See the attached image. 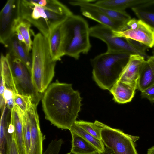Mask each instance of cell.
I'll list each match as a JSON object with an SVG mask.
<instances>
[{
    "label": "cell",
    "mask_w": 154,
    "mask_h": 154,
    "mask_svg": "<svg viewBox=\"0 0 154 154\" xmlns=\"http://www.w3.org/2000/svg\"><path fill=\"white\" fill-rule=\"evenodd\" d=\"M4 45L8 48V53L20 59L31 73L32 63V56L27 52L24 45L19 41L14 33Z\"/></svg>",
    "instance_id": "obj_14"
},
{
    "label": "cell",
    "mask_w": 154,
    "mask_h": 154,
    "mask_svg": "<svg viewBox=\"0 0 154 154\" xmlns=\"http://www.w3.org/2000/svg\"><path fill=\"white\" fill-rule=\"evenodd\" d=\"M131 54L124 52H106L91 59L93 79L100 88L111 89L118 80Z\"/></svg>",
    "instance_id": "obj_4"
},
{
    "label": "cell",
    "mask_w": 154,
    "mask_h": 154,
    "mask_svg": "<svg viewBox=\"0 0 154 154\" xmlns=\"http://www.w3.org/2000/svg\"><path fill=\"white\" fill-rule=\"evenodd\" d=\"M72 138L70 152L74 154H97L100 152L89 142L72 132H70Z\"/></svg>",
    "instance_id": "obj_22"
},
{
    "label": "cell",
    "mask_w": 154,
    "mask_h": 154,
    "mask_svg": "<svg viewBox=\"0 0 154 154\" xmlns=\"http://www.w3.org/2000/svg\"><path fill=\"white\" fill-rule=\"evenodd\" d=\"M97 154H115L113 151L109 148L106 147L103 152H100Z\"/></svg>",
    "instance_id": "obj_34"
},
{
    "label": "cell",
    "mask_w": 154,
    "mask_h": 154,
    "mask_svg": "<svg viewBox=\"0 0 154 154\" xmlns=\"http://www.w3.org/2000/svg\"><path fill=\"white\" fill-rule=\"evenodd\" d=\"M82 14L116 31H122L128 29L127 24L111 19L100 11L85 6L80 7Z\"/></svg>",
    "instance_id": "obj_13"
},
{
    "label": "cell",
    "mask_w": 154,
    "mask_h": 154,
    "mask_svg": "<svg viewBox=\"0 0 154 154\" xmlns=\"http://www.w3.org/2000/svg\"><path fill=\"white\" fill-rule=\"evenodd\" d=\"M66 154H74L72 153H71V152H70L67 153Z\"/></svg>",
    "instance_id": "obj_37"
},
{
    "label": "cell",
    "mask_w": 154,
    "mask_h": 154,
    "mask_svg": "<svg viewBox=\"0 0 154 154\" xmlns=\"http://www.w3.org/2000/svg\"><path fill=\"white\" fill-rule=\"evenodd\" d=\"M11 118V110L6 107L1 112V117L0 154H6L8 131Z\"/></svg>",
    "instance_id": "obj_24"
},
{
    "label": "cell",
    "mask_w": 154,
    "mask_h": 154,
    "mask_svg": "<svg viewBox=\"0 0 154 154\" xmlns=\"http://www.w3.org/2000/svg\"><path fill=\"white\" fill-rule=\"evenodd\" d=\"M37 106L30 102L27 110L31 131V147L29 154H42L43 142L45 138L40 129Z\"/></svg>",
    "instance_id": "obj_11"
},
{
    "label": "cell",
    "mask_w": 154,
    "mask_h": 154,
    "mask_svg": "<svg viewBox=\"0 0 154 154\" xmlns=\"http://www.w3.org/2000/svg\"><path fill=\"white\" fill-rule=\"evenodd\" d=\"M141 92L142 97L147 98L150 101L154 102V84Z\"/></svg>",
    "instance_id": "obj_33"
},
{
    "label": "cell",
    "mask_w": 154,
    "mask_h": 154,
    "mask_svg": "<svg viewBox=\"0 0 154 154\" xmlns=\"http://www.w3.org/2000/svg\"><path fill=\"white\" fill-rule=\"evenodd\" d=\"M34 36L32 50V79L35 89L42 94L54 76L56 61L51 56L48 38L40 32Z\"/></svg>",
    "instance_id": "obj_3"
},
{
    "label": "cell",
    "mask_w": 154,
    "mask_h": 154,
    "mask_svg": "<svg viewBox=\"0 0 154 154\" xmlns=\"http://www.w3.org/2000/svg\"><path fill=\"white\" fill-rule=\"evenodd\" d=\"M90 35L105 42L107 52H126L140 55L146 59L149 57L146 52L147 47L133 40L116 36L112 29L100 23L90 28Z\"/></svg>",
    "instance_id": "obj_6"
},
{
    "label": "cell",
    "mask_w": 154,
    "mask_h": 154,
    "mask_svg": "<svg viewBox=\"0 0 154 154\" xmlns=\"http://www.w3.org/2000/svg\"><path fill=\"white\" fill-rule=\"evenodd\" d=\"M6 154H20L15 140L14 131H8Z\"/></svg>",
    "instance_id": "obj_30"
},
{
    "label": "cell",
    "mask_w": 154,
    "mask_h": 154,
    "mask_svg": "<svg viewBox=\"0 0 154 154\" xmlns=\"http://www.w3.org/2000/svg\"><path fill=\"white\" fill-rule=\"evenodd\" d=\"M82 98L71 84L58 81L50 84L42 98L46 119L62 129H69L75 122Z\"/></svg>",
    "instance_id": "obj_1"
},
{
    "label": "cell",
    "mask_w": 154,
    "mask_h": 154,
    "mask_svg": "<svg viewBox=\"0 0 154 154\" xmlns=\"http://www.w3.org/2000/svg\"><path fill=\"white\" fill-rule=\"evenodd\" d=\"M69 130L70 132L77 134L89 142L100 152H102L104 150V144L102 140L95 138L75 123Z\"/></svg>",
    "instance_id": "obj_26"
},
{
    "label": "cell",
    "mask_w": 154,
    "mask_h": 154,
    "mask_svg": "<svg viewBox=\"0 0 154 154\" xmlns=\"http://www.w3.org/2000/svg\"><path fill=\"white\" fill-rule=\"evenodd\" d=\"M102 127L101 139L104 144L115 154H138L134 143L139 137L128 134L96 120Z\"/></svg>",
    "instance_id": "obj_7"
},
{
    "label": "cell",
    "mask_w": 154,
    "mask_h": 154,
    "mask_svg": "<svg viewBox=\"0 0 154 154\" xmlns=\"http://www.w3.org/2000/svg\"><path fill=\"white\" fill-rule=\"evenodd\" d=\"M23 125L25 154H29L31 147V131L27 112L26 113L23 114Z\"/></svg>",
    "instance_id": "obj_28"
},
{
    "label": "cell",
    "mask_w": 154,
    "mask_h": 154,
    "mask_svg": "<svg viewBox=\"0 0 154 154\" xmlns=\"http://www.w3.org/2000/svg\"><path fill=\"white\" fill-rule=\"evenodd\" d=\"M14 93L11 89L5 87L4 98L6 106L11 110L15 106L14 100Z\"/></svg>",
    "instance_id": "obj_32"
},
{
    "label": "cell",
    "mask_w": 154,
    "mask_h": 154,
    "mask_svg": "<svg viewBox=\"0 0 154 154\" xmlns=\"http://www.w3.org/2000/svg\"><path fill=\"white\" fill-rule=\"evenodd\" d=\"M63 143L61 139L52 140L42 154H59Z\"/></svg>",
    "instance_id": "obj_31"
},
{
    "label": "cell",
    "mask_w": 154,
    "mask_h": 154,
    "mask_svg": "<svg viewBox=\"0 0 154 154\" xmlns=\"http://www.w3.org/2000/svg\"><path fill=\"white\" fill-rule=\"evenodd\" d=\"M128 28L122 31L112 30L114 35L139 42L148 48L154 47V28L143 21L135 18L127 23Z\"/></svg>",
    "instance_id": "obj_9"
},
{
    "label": "cell",
    "mask_w": 154,
    "mask_h": 154,
    "mask_svg": "<svg viewBox=\"0 0 154 154\" xmlns=\"http://www.w3.org/2000/svg\"><path fill=\"white\" fill-rule=\"evenodd\" d=\"M152 54H153V56H154V47L152 50Z\"/></svg>",
    "instance_id": "obj_36"
},
{
    "label": "cell",
    "mask_w": 154,
    "mask_h": 154,
    "mask_svg": "<svg viewBox=\"0 0 154 154\" xmlns=\"http://www.w3.org/2000/svg\"><path fill=\"white\" fill-rule=\"evenodd\" d=\"M31 24L27 20L20 18L15 26L14 33L16 35L18 39L25 45L27 52L29 54L32 50L33 41L31 38L30 27Z\"/></svg>",
    "instance_id": "obj_21"
},
{
    "label": "cell",
    "mask_w": 154,
    "mask_h": 154,
    "mask_svg": "<svg viewBox=\"0 0 154 154\" xmlns=\"http://www.w3.org/2000/svg\"><path fill=\"white\" fill-rule=\"evenodd\" d=\"M146 154H154V146L148 149Z\"/></svg>",
    "instance_id": "obj_35"
},
{
    "label": "cell",
    "mask_w": 154,
    "mask_h": 154,
    "mask_svg": "<svg viewBox=\"0 0 154 154\" xmlns=\"http://www.w3.org/2000/svg\"><path fill=\"white\" fill-rule=\"evenodd\" d=\"M14 100L16 106L20 109L23 114L26 113L28 104L32 102V99L30 97L19 94H14Z\"/></svg>",
    "instance_id": "obj_29"
},
{
    "label": "cell",
    "mask_w": 154,
    "mask_h": 154,
    "mask_svg": "<svg viewBox=\"0 0 154 154\" xmlns=\"http://www.w3.org/2000/svg\"><path fill=\"white\" fill-rule=\"evenodd\" d=\"M150 0H102L97 1L96 5L105 8L120 12L125 11L128 8H132Z\"/></svg>",
    "instance_id": "obj_20"
},
{
    "label": "cell",
    "mask_w": 154,
    "mask_h": 154,
    "mask_svg": "<svg viewBox=\"0 0 154 154\" xmlns=\"http://www.w3.org/2000/svg\"><path fill=\"white\" fill-rule=\"evenodd\" d=\"M19 0H8L0 12V42L3 45L14 34L20 18Z\"/></svg>",
    "instance_id": "obj_10"
},
{
    "label": "cell",
    "mask_w": 154,
    "mask_h": 154,
    "mask_svg": "<svg viewBox=\"0 0 154 154\" xmlns=\"http://www.w3.org/2000/svg\"><path fill=\"white\" fill-rule=\"evenodd\" d=\"M6 56L9 61L18 94L30 97L32 103L37 106L43 95L34 87L30 72L19 59L8 52Z\"/></svg>",
    "instance_id": "obj_8"
},
{
    "label": "cell",
    "mask_w": 154,
    "mask_h": 154,
    "mask_svg": "<svg viewBox=\"0 0 154 154\" xmlns=\"http://www.w3.org/2000/svg\"><path fill=\"white\" fill-rule=\"evenodd\" d=\"M20 18L35 27L47 38L51 31L73 14L57 0H19Z\"/></svg>",
    "instance_id": "obj_2"
},
{
    "label": "cell",
    "mask_w": 154,
    "mask_h": 154,
    "mask_svg": "<svg viewBox=\"0 0 154 154\" xmlns=\"http://www.w3.org/2000/svg\"><path fill=\"white\" fill-rule=\"evenodd\" d=\"M61 24L51 32L48 38L51 56L56 62L65 55L63 49V36Z\"/></svg>",
    "instance_id": "obj_16"
},
{
    "label": "cell",
    "mask_w": 154,
    "mask_h": 154,
    "mask_svg": "<svg viewBox=\"0 0 154 154\" xmlns=\"http://www.w3.org/2000/svg\"><path fill=\"white\" fill-rule=\"evenodd\" d=\"M0 70L3 74L6 87L11 90L14 94H18L9 61L6 56L2 53L1 54Z\"/></svg>",
    "instance_id": "obj_25"
},
{
    "label": "cell",
    "mask_w": 154,
    "mask_h": 154,
    "mask_svg": "<svg viewBox=\"0 0 154 154\" xmlns=\"http://www.w3.org/2000/svg\"><path fill=\"white\" fill-rule=\"evenodd\" d=\"M94 0H73L70 1L69 3L74 6H85L94 8L100 11L107 16L114 20L127 24L131 19V16L126 11L120 12L101 7L92 3Z\"/></svg>",
    "instance_id": "obj_15"
},
{
    "label": "cell",
    "mask_w": 154,
    "mask_h": 154,
    "mask_svg": "<svg viewBox=\"0 0 154 154\" xmlns=\"http://www.w3.org/2000/svg\"><path fill=\"white\" fill-rule=\"evenodd\" d=\"M145 60V58L140 55L131 54L118 80L137 89L138 80Z\"/></svg>",
    "instance_id": "obj_12"
},
{
    "label": "cell",
    "mask_w": 154,
    "mask_h": 154,
    "mask_svg": "<svg viewBox=\"0 0 154 154\" xmlns=\"http://www.w3.org/2000/svg\"><path fill=\"white\" fill-rule=\"evenodd\" d=\"M61 27L65 55L78 60L80 54H87L91 45L87 21L81 16L73 14L62 23Z\"/></svg>",
    "instance_id": "obj_5"
},
{
    "label": "cell",
    "mask_w": 154,
    "mask_h": 154,
    "mask_svg": "<svg viewBox=\"0 0 154 154\" xmlns=\"http://www.w3.org/2000/svg\"><path fill=\"white\" fill-rule=\"evenodd\" d=\"M75 123L95 138L101 140L102 127L97 122L83 120L76 121Z\"/></svg>",
    "instance_id": "obj_27"
},
{
    "label": "cell",
    "mask_w": 154,
    "mask_h": 154,
    "mask_svg": "<svg viewBox=\"0 0 154 154\" xmlns=\"http://www.w3.org/2000/svg\"><path fill=\"white\" fill-rule=\"evenodd\" d=\"M154 84V56L145 60L137 83V89L142 91Z\"/></svg>",
    "instance_id": "obj_19"
},
{
    "label": "cell",
    "mask_w": 154,
    "mask_h": 154,
    "mask_svg": "<svg viewBox=\"0 0 154 154\" xmlns=\"http://www.w3.org/2000/svg\"><path fill=\"white\" fill-rule=\"evenodd\" d=\"M23 112L16 106L11 110L10 122L14 126L16 143L20 154H25L23 131Z\"/></svg>",
    "instance_id": "obj_17"
},
{
    "label": "cell",
    "mask_w": 154,
    "mask_h": 154,
    "mask_svg": "<svg viewBox=\"0 0 154 154\" xmlns=\"http://www.w3.org/2000/svg\"><path fill=\"white\" fill-rule=\"evenodd\" d=\"M131 9L139 19L154 28V0H150Z\"/></svg>",
    "instance_id": "obj_23"
},
{
    "label": "cell",
    "mask_w": 154,
    "mask_h": 154,
    "mask_svg": "<svg viewBox=\"0 0 154 154\" xmlns=\"http://www.w3.org/2000/svg\"><path fill=\"white\" fill-rule=\"evenodd\" d=\"M136 88L123 82L118 80L109 91L116 102L124 104L130 102L133 98Z\"/></svg>",
    "instance_id": "obj_18"
}]
</instances>
